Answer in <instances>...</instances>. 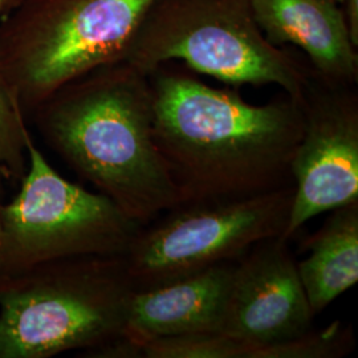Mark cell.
Masks as SVG:
<instances>
[{
  "instance_id": "obj_4",
  "label": "cell",
  "mask_w": 358,
  "mask_h": 358,
  "mask_svg": "<svg viewBox=\"0 0 358 358\" xmlns=\"http://www.w3.org/2000/svg\"><path fill=\"white\" fill-rule=\"evenodd\" d=\"M153 0H22L0 20V77L28 117L53 92L125 60Z\"/></svg>"
},
{
  "instance_id": "obj_10",
  "label": "cell",
  "mask_w": 358,
  "mask_h": 358,
  "mask_svg": "<svg viewBox=\"0 0 358 358\" xmlns=\"http://www.w3.org/2000/svg\"><path fill=\"white\" fill-rule=\"evenodd\" d=\"M236 262L222 263L164 285L134 291L122 346L125 357L149 341L219 332Z\"/></svg>"
},
{
  "instance_id": "obj_1",
  "label": "cell",
  "mask_w": 358,
  "mask_h": 358,
  "mask_svg": "<svg viewBox=\"0 0 358 358\" xmlns=\"http://www.w3.org/2000/svg\"><path fill=\"white\" fill-rule=\"evenodd\" d=\"M154 140L182 205L242 198L292 185L291 164L303 134L299 100L285 94L254 105L214 88L186 65L148 72Z\"/></svg>"
},
{
  "instance_id": "obj_14",
  "label": "cell",
  "mask_w": 358,
  "mask_h": 358,
  "mask_svg": "<svg viewBox=\"0 0 358 358\" xmlns=\"http://www.w3.org/2000/svg\"><path fill=\"white\" fill-rule=\"evenodd\" d=\"M27 118L13 103L0 77V195L20 183L27 170Z\"/></svg>"
},
{
  "instance_id": "obj_17",
  "label": "cell",
  "mask_w": 358,
  "mask_h": 358,
  "mask_svg": "<svg viewBox=\"0 0 358 358\" xmlns=\"http://www.w3.org/2000/svg\"><path fill=\"white\" fill-rule=\"evenodd\" d=\"M7 282L6 271V251H4V230L1 222V205H0V287Z\"/></svg>"
},
{
  "instance_id": "obj_3",
  "label": "cell",
  "mask_w": 358,
  "mask_h": 358,
  "mask_svg": "<svg viewBox=\"0 0 358 358\" xmlns=\"http://www.w3.org/2000/svg\"><path fill=\"white\" fill-rule=\"evenodd\" d=\"M134 291L124 255L77 256L23 271L0 287V358L72 350L109 357Z\"/></svg>"
},
{
  "instance_id": "obj_2",
  "label": "cell",
  "mask_w": 358,
  "mask_h": 358,
  "mask_svg": "<svg viewBox=\"0 0 358 358\" xmlns=\"http://www.w3.org/2000/svg\"><path fill=\"white\" fill-rule=\"evenodd\" d=\"M77 176L146 226L182 205L153 133L148 72L101 65L53 92L28 117Z\"/></svg>"
},
{
  "instance_id": "obj_19",
  "label": "cell",
  "mask_w": 358,
  "mask_h": 358,
  "mask_svg": "<svg viewBox=\"0 0 358 358\" xmlns=\"http://www.w3.org/2000/svg\"><path fill=\"white\" fill-rule=\"evenodd\" d=\"M334 3H337V4H340V6H343V3H344V0H332Z\"/></svg>"
},
{
  "instance_id": "obj_11",
  "label": "cell",
  "mask_w": 358,
  "mask_h": 358,
  "mask_svg": "<svg viewBox=\"0 0 358 358\" xmlns=\"http://www.w3.org/2000/svg\"><path fill=\"white\" fill-rule=\"evenodd\" d=\"M256 24L275 47L291 44L306 53L320 76L358 83V51L344 11L332 0H251Z\"/></svg>"
},
{
  "instance_id": "obj_15",
  "label": "cell",
  "mask_w": 358,
  "mask_h": 358,
  "mask_svg": "<svg viewBox=\"0 0 358 358\" xmlns=\"http://www.w3.org/2000/svg\"><path fill=\"white\" fill-rule=\"evenodd\" d=\"M247 345L219 332L158 338L142 344L137 357L245 358Z\"/></svg>"
},
{
  "instance_id": "obj_6",
  "label": "cell",
  "mask_w": 358,
  "mask_h": 358,
  "mask_svg": "<svg viewBox=\"0 0 358 358\" xmlns=\"http://www.w3.org/2000/svg\"><path fill=\"white\" fill-rule=\"evenodd\" d=\"M20 190L1 206L7 280L48 262L77 256H122L141 229L100 192L62 177L26 137Z\"/></svg>"
},
{
  "instance_id": "obj_12",
  "label": "cell",
  "mask_w": 358,
  "mask_h": 358,
  "mask_svg": "<svg viewBox=\"0 0 358 358\" xmlns=\"http://www.w3.org/2000/svg\"><path fill=\"white\" fill-rule=\"evenodd\" d=\"M304 250L309 254L297 269L317 315L358 282V201L332 210Z\"/></svg>"
},
{
  "instance_id": "obj_18",
  "label": "cell",
  "mask_w": 358,
  "mask_h": 358,
  "mask_svg": "<svg viewBox=\"0 0 358 358\" xmlns=\"http://www.w3.org/2000/svg\"><path fill=\"white\" fill-rule=\"evenodd\" d=\"M22 3V0H0V20L4 19L10 13Z\"/></svg>"
},
{
  "instance_id": "obj_16",
  "label": "cell",
  "mask_w": 358,
  "mask_h": 358,
  "mask_svg": "<svg viewBox=\"0 0 358 358\" xmlns=\"http://www.w3.org/2000/svg\"><path fill=\"white\" fill-rule=\"evenodd\" d=\"M341 7L345 16L349 38L353 45L358 48V0H344Z\"/></svg>"
},
{
  "instance_id": "obj_5",
  "label": "cell",
  "mask_w": 358,
  "mask_h": 358,
  "mask_svg": "<svg viewBox=\"0 0 358 358\" xmlns=\"http://www.w3.org/2000/svg\"><path fill=\"white\" fill-rule=\"evenodd\" d=\"M177 60L232 87L279 85L296 100L312 69L306 59L264 38L251 0H153L125 62L149 72Z\"/></svg>"
},
{
  "instance_id": "obj_7",
  "label": "cell",
  "mask_w": 358,
  "mask_h": 358,
  "mask_svg": "<svg viewBox=\"0 0 358 358\" xmlns=\"http://www.w3.org/2000/svg\"><path fill=\"white\" fill-rule=\"evenodd\" d=\"M294 183L242 198L180 205L142 226L124 255L134 289H150L222 263L282 236Z\"/></svg>"
},
{
  "instance_id": "obj_9",
  "label": "cell",
  "mask_w": 358,
  "mask_h": 358,
  "mask_svg": "<svg viewBox=\"0 0 358 358\" xmlns=\"http://www.w3.org/2000/svg\"><path fill=\"white\" fill-rule=\"evenodd\" d=\"M315 316L289 241L276 236L255 244L235 263L219 333L252 349L306 334Z\"/></svg>"
},
{
  "instance_id": "obj_13",
  "label": "cell",
  "mask_w": 358,
  "mask_h": 358,
  "mask_svg": "<svg viewBox=\"0 0 358 358\" xmlns=\"http://www.w3.org/2000/svg\"><path fill=\"white\" fill-rule=\"evenodd\" d=\"M353 348V332L337 321L322 331L312 329L288 341L254 346L250 358H338L350 353Z\"/></svg>"
},
{
  "instance_id": "obj_8",
  "label": "cell",
  "mask_w": 358,
  "mask_h": 358,
  "mask_svg": "<svg viewBox=\"0 0 358 358\" xmlns=\"http://www.w3.org/2000/svg\"><path fill=\"white\" fill-rule=\"evenodd\" d=\"M299 103L303 134L291 164L294 199L282 236L287 241L309 219L358 201L357 85L310 69Z\"/></svg>"
}]
</instances>
